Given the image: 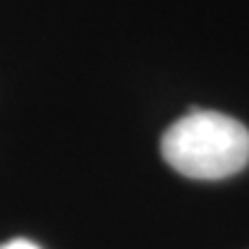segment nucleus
<instances>
[{
  "instance_id": "nucleus-1",
  "label": "nucleus",
  "mask_w": 249,
  "mask_h": 249,
  "mask_svg": "<svg viewBox=\"0 0 249 249\" xmlns=\"http://www.w3.org/2000/svg\"><path fill=\"white\" fill-rule=\"evenodd\" d=\"M161 157L185 178L224 180L249 164V129L219 111L189 108L164 132Z\"/></svg>"
},
{
  "instance_id": "nucleus-2",
  "label": "nucleus",
  "mask_w": 249,
  "mask_h": 249,
  "mask_svg": "<svg viewBox=\"0 0 249 249\" xmlns=\"http://www.w3.org/2000/svg\"><path fill=\"white\" fill-rule=\"evenodd\" d=\"M0 249H42V247H37L35 242L26 240V238H17V240H9L5 245H0Z\"/></svg>"
}]
</instances>
